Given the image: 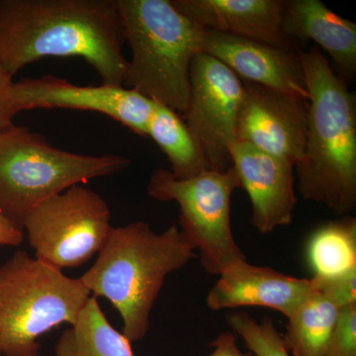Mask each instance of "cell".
Instances as JSON below:
<instances>
[{
	"mask_svg": "<svg viewBox=\"0 0 356 356\" xmlns=\"http://www.w3.org/2000/svg\"><path fill=\"white\" fill-rule=\"evenodd\" d=\"M173 6L204 30L225 33L302 51L283 29L280 0H172Z\"/></svg>",
	"mask_w": 356,
	"mask_h": 356,
	"instance_id": "cell-15",
	"label": "cell"
},
{
	"mask_svg": "<svg viewBox=\"0 0 356 356\" xmlns=\"http://www.w3.org/2000/svg\"><path fill=\"white\" fill-rule=\"evenodd\" d=\"M24 231L0 211V245L17 247L23 242Z\"/></svg>",
	"mask_w": 356,
	"mask_h": 356,
	"instance_id": "cell-26",
	"label": "cell"
},
{
	"mask_svg": "<svg viewBox=\"0 0 356 356\" xmlns=\"http://www.w3.org/2000/svg\"><path fill=\"white\" fill-rule=\"evenodd\" d=\"M324 356H356V303L339 310Z\"/></svg>",
	"mask_w": 356,
	"mask_h": 356,
	"instance_id": "cell-22",
	"label": "cell"
},
{
	"mask_svg": "<svg viewBox=\"0 0 356 356\" xmlns=\"http://www.w3.org/2000/svg\"><path fill=\"white\" fill-rule=\"evenodd\" d=\"M339 310L341 308L312 282L309 296L287 318L286 331L282 339L290 355L324 356Z\"/></svg>",
	"mask_w": 356,
	"mask_h": 356,
	"instance_id": "cell-18",
	"label": "cell"
},
{
	"mask_svg": "<svg viewBox=\"0 0 356 356\" xmlns=\"http://www.w3.org/2000/svg\"><path fill=\"white\" fill-rule=\"evenodd\" d=\"M0 355H1V350H0Z\"/></svg>",
	"mask_w": 356,
	"mask_h": 356,
	"instance_id": "cell-27",
	"label": "cell"
},
{
	"mask_svg": "<svg viewBox=\"0 0 356 356\" xmlns=\"http://www.w3.org/2000/svg\"><path fill=\"white\" fill-rule=\"evenodd\" d=\"M241 188L235 168L219 172L205 170L188 179H177L165 168L154 170L147 186L149 197L175 201L180 208L182 236L200 252V264L211 275L247 261L232 232L231 198Z\"/></svg>",
	"mask_w": 356,
	"mask_h": 356,
	"instance_id": "cell-7",
	"label": "cell"
},
{
	"mask_svg": "<svg viewBox=\"0 0 356 356\" xmlns=\"http://www.w3.org/2000/svg\"><path fill=\"white\" fill-rule=\"evenodd\" d=\"M128 60L124 86L182 115L192 60L202 51L204 29L172 0H117Z\"/></svg>",
	"mask_w": 356,
	"mask_h": 356,
	"instance_id": "cell-4",
	"label": "cell"
},
{
	"mask_svg": "<svg viewBox=\"0 0 356 356\" xmlns=\"http://www.w3.org/2000/svg\"><path fill=\"white\" fill-rule=\"evenodd\" d=\"M283 29L300 50L310 40L334 60L346 83L356 74V24L332 11L320 0L284 1Z\"/></svg>",
	"mask_w": 356,
	"mask_h": 356,
	"instance_id": "cell-16",
	"label": "cell"
},
{
	"mask_svg": "<svg viewBox=\"0 0 356 356\" xmlns=\"http://www.w3.org/2000/svg\"><path fill=\"white\" fill-rule=\"evenodd\" d=\"M197 255L177 225L156 233L146 222L110 229L97 259L79 280L93 297H103L120 314L123 334L143 341L166 276Z\"/></svg>",
	"mask_w": 356,
	"mask_h": 356,
	"instance_id": "cell-3",
	"label": "cell"
},
{
	"mask_svg": "<svg viewBox=\"0 0 356 356\" xmlns=\"http://www.w3.org/2000/svg\"><path fill=\"white\" fill-rule=\"evenodd\" d=\"M311 280L339 308L356 303V268L334 277L313 276Z\"/></svg>",
	"mask_w": 356,
	"mask_h": 356,
	"instance_id": "cell-23",
	"label": "cell"
},
{
	"mask_svg": "<svg viewBox=\"0 0 356 356\" xmlns=\"http://www.w3.org/2000/svg\"><path fill=\"white\" fill-rule=\"evenodd\" d=\"M81 280L16 252L0 266V350L39 356V339L60 325L76 324L90 298Z\"/></svg>",
	"mask_w": 356,
	"mask_h": 356,
	"instance_id": "cell-6",
	"label": "cell"
},
{
	"mask_svg": "<svg viewBox=\"0 0 356 356\" xmlns=\"http://www.w3.org/2000/svg\"><path fill=\"white\" fill-rule=\"evenodd\" d=\"M131 343L112 327L97 299L91 296L76 324L63 332L55 356H135Z\"/></svg>",
	"mask_w": 356,
	"mask_h": 356,
	"instance_id": "cell-17",
	"label": "cell"
},
{
	"mask_svg": "<svg viewBox=\"0 0 356 356\" xmlns=\"http://www.w3.org/2000/svg\"><path fill=\"white\" fill-rule=\"evenodd\" d=\"M13 83V77L0 65V131L13 124L14 116L17 114L11 99Z\"/></svg>",
	"mask_w": 356,
	"mask_h": 356,
	"instance_id": "cell-24",
	"label": "cell"
},
{
	"mask_svg": "<svg viewBox=\"0 0 356 356\" xmlns=\"http://www.w3.org/2000/svg\"><path fill=\"white\" fill-rule=\"evenodd\" d=\"M231 156L241 188L248 192L252 202L254 229L267 235L291 224L297 204L295 166L242 142L233 145Z\"/></svg>",
	"mask_w": 356,
	"mask_h": 356,
	"instance_id": "cell-13",
	"label": "cell"
},
{
	"mask_svg": "<svg viewBox=\"0 0 356 356\" xmlns=\"http://www.w3.org/2000/svg\"><path fill=\"white\" fill-rule=\"evenodd\" d=\"M130 165L120 154L64 151L41 134L11 124L0 131V211L22 228L27 215L44 201Z\"/></svg>",
	"mask_w": 356,
	"mask_h": 356,
	"instance_id": "cell-5",
	"label": "cell"
},
{
	"mask_svg": "<svg viewBox=\"0 0 356 356\" xmlns=\"http://www.w3.org/2000/svg\"><path fill=\"white\" fill-rule=\"evenodd\" d=\"M147 137H151L168 156L172 166L170 172L177 179H188L208 170L182 117L161 103L154 105Z\"/></svg>",
	"mask_w": 356,
	"mask_h": 356,
	"instance_id": "cell-19",
	"label": "cell"
},
{
	"mask_svg": "<svg viewBox=\"0 0 356 356\" xmlns=\"http://www.w3.org/2000/svg\"><path fill=\"white\" fill-rule=\"evenodd\" d=\"M227 323L254 356H291L270 318L257 322L245 312H234L227 316Z\"/></svg>",
	"mask_w": 356,
	"mask_h": 356,
	"instance_id": "cell-21",
	"label": "cell"
},
{
	"mask_svg": "<svg viewBox=\"0 0 356 356\" xmlns=\"http://www.w3.org/2000/svg\"><path fill=\"white\" fill-rule=\"evenodd\" d=\"M117 0H0V65L11 77L47 57H79L124 86L128 60Z\"/></svg>",
	"mask_w": 356,
	"mask_h": 356,
	"instance_id": "cell-1",
	"label": "cell"
},
{
	"mask_svg": "<svg viewBox=\"0 0 356 356\" xmlns=\"http://www.w3.org/2000/svg\"><path fill=\"white\" fill-rule=\"evenodd\" d=\"M238 336L233 332H222L209 344L213 351L208 356H254L248 351L243 353L238 344Z\"/></svg>",
	"mask_w": 356,
	"mask_h": 356,
	"instance_id": "cell-25",
	"label": "cell"
},
{
	"mask_svg": "<svg viewBox=\"0 0 356 356\" xmlns=\"http://www.w3.org/2000/svg\"><path fill=\"white\" fill-rule=\"evenodd\" d=\"M108 204L81 184L49 198L23 221L36 259L62 271L86 264L112 229Z\"/></svg>",
	"mask_w": 356,
	"mask_h": 356,
	"instance_id": "cell-8",
	"label": "cell"
},
{
	"mask_svg": "<svg viewBox=\"0 0 356 356\" xmlns=\"http://www.w3.org/2000/svg\"><path fill=\"white\" fill-rule=\"evenodd\" d=\"M307 257L316 277H334L356 268V220L344 216L312 234Z\"/></svg>",
	"mask_w": 356,
	"mask_h": 356,
	"instance_id": "cell-20",
	"label": "cell"
},
{
	"mask_svg": "<svg viewBox=\"0 0 356 356\" xmlns=\"http://www.w3.org/2000/svg\"><path fill=\"white\" fill-rule=\"evenodd\" d=\"M218 276L206 298L208 308L214 311L262 307L289 318L312 291L308 278L293 277L247 261L232 264Z\"/></svg>",
	"mask_w": 356,
	"mask_h": 356,
	"instance_id": "cell-14",
	"label": "cell"
},
{
	"mask_svg": "<svg viewBox=\"0 0 356 356\" xmlns=\"http://www.w3.org/2000/svg\"><path fill=\"white\" fill-rule=\"evenodd\" d=\"M202 53L216 58L242 81L309 99L301 51L204 30Z\"/></svg>",
	"mask_w": 356,
	"mask_h": 356,
	"instance_id": "cell-12",
	"label": "cell"
},
{
	"mask_svg": "<svg viewBox=\"0 0 356 356\" xmlns=\"http://www.w3.org/2000/svg\"><path fill=\"white\" fill-rule=\"evenodd\" d=\"M188 104L184 119L205 159L208 170L233 168L231 149L236 139L243 83L233 70L208 54H197L189 70Z\"/></svg>",
	"mask_w": 356,
	"mask_h": 356,
	"instance_id": "cell-9",
	"label": "cell"
},
{
	"mask_svg": "<svg viewBox=\"0 0 356 356\" xmlns=\"http://www.w3.org/2000/svg\"><path fill=\"white\" fill-rule=\"evenodd\" d=\"M236 139L296 166L305 149L308 100L243 81Z\"/></svg>",
	"mask_w": 356,
	"mask_h": 356,
	"instance_id": "cell-11",
	"label": "cell"
},
{
	"mask_svg": "<svg viewBox=\"0 0 356 356\" xmlns=\"http://www.w3.org/2000/svg\"><path fill=\"white\" fill-rule=\"evenodd\" d=\"M11 99L16 113L33 109H70L109 117L140 137L147 128L156 102L125 86H81L51 74L13 83Z\"/></svg>",
	"mask_w": 356,
	"mask_h": 356,
	"instance_id": "cell-10",
	"label": "cell"
},
{
	"mask_svg": "<svg viewBox=\"0 0 356 356\" xmlns=\"http://www.w3.org/2000/svg\"><path fill=\"white\" fill-rule=\"evenodd\" d=\"M308 88L305 149L295 166L306 200L337 216L356 207V100L317 46L300 53Z\"/></svg>",
	"mask_w": 356,
	"mask_h": 356,
	"instance_id": "cell-2",
	"label": "cell"
}]
</instances>
